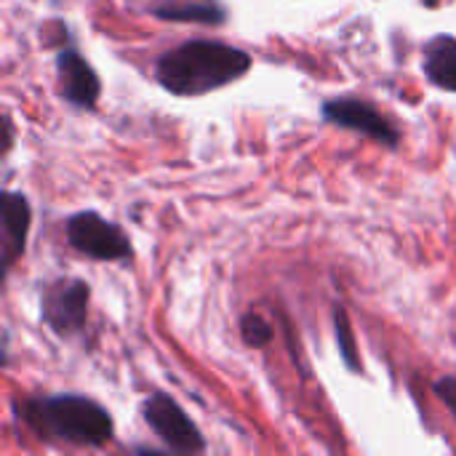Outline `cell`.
Returning <instances> with one entry per match:
<instances>
[{
    "instance_id": "cell-9",
    "label": "cell",
    "mask_w": 456,
    "mask_h": 456,
    "mask_svg": "<svg viewBox=\"0 0 456 456\" xmlns=\"http://www.w3.org/2000/svg\"><path fill=\"white\" fill-rule=\"evenodd\" d=\"M425 75L433 86L456 94V37L438 35L425 45Z\"/></svg>"
},
{
    "instance_id": "cell-6",
    "label": "cell",
    "mask_w": 456,
    "mask_h": 456,
    "mask_svg": "<svg viewBox=\"0 0 456 456\" xmlns=\"http://www.w3.org/2000/svg\"><path fill=\"white\" fill-rule=\"evenodd\" d=\"M323 120L331 126L371 136L390 150H395L401 144V128L395 123H390L379 110H374L371 104H366L361 99H329L323 104Z\"/></svg>"
},
{
    "instance_id": "cell-4",
    "label": "cell",
    "mask_w": 456,
    "mask_h": 456,
    "mask_svg": "<svg viewBox=\"0 0 456 456\" xmlns=\"http://www.w3.org/2000/svg\"><path fill=\"white\" fill-rule=\"evenodd\" d=\"M67 240L75 251L96 262H120L131 256V240L126 238V232L96 211H80L69 216Z\"/></svg>"
},
{
    "instance_id": "cell-3",
    "label": "cell",
    "mask_w": 456,
    "mask_h": 456,
    "mask_svg": "<svg viewBox=\"0 0 456 456\" xmlns=\"http://www.w3.org/2000/svg\"><path fill=\"white\" fill-rule=\"evenodd\" d=\"M91 286L80 278L53 281L40 299V315L56 337H77L88 323Z\"/></svg>"
},
{
    "instance_id": "cell-7",
    "label": "cell",
    "mask_w": 456,
    "mask_h": 456,
    "mask_svg": "<svg viewBox=\"0 0 456 456\" xmlns=\"http://www.w3.org/2000/svg\"><path fill=\"white\" fill-rule=\"evenodd\" d=\"M56 72H59V88L61 96L75 104V107H86L91 110L99 102L102 94V80L94 72V67L72 48L59 51L56 56Z\"/></svg>"
},
{
    "instance_id": "cell-5",
    "label": "cell",
    "mask_w": 456,
    "mask_h": 456,
    "mask_svg": "<svg viewBox=\"0 0 456 456\" xmlns=\"http://www.w3.org/2000/svg\"><path fill=\"white\" fill-rule=\"evenodd\" d=\"M144 422L155 430V436L179 454H200L206 452V441L195 422L184 414V409L168 398L166 393H155L144 401Z\"/></svg>"
},
{
    "instance_id": "cell-2",
    "label": "cell",
    "mask_w": 456,
    "mask_h": 456,
    "mask_svg": "<svg viewBox=\"0 0 456 456\" xmlns=\"http://www.w3.org/2000/svg\"><path fill=\"white\" fill-rule=\"evenodd\" d=\"M19 419L43 441L99 449L112 441L115 425L104 406L83 395H43L16 403Z\"/></svg>"
},
{
    "instance_id": "cell-10",
    "label": "cell",
    "mask_w": 456,
    "mask_h": 456,
    "mask_svg": "<svg viewBox=\"0 0 456 456\" xmlns=\"http://www.w3.org/2000/svg\"><path fill=\"white\" fill-rule=\"evenodd\" d=\"M152 13L166 21H198V24H222L227 19L224 8L216 3H166L155 5Z\"/></svg>"
},
{
    "instance_id": "cell-11",
    "label": "cell",
    "mask_w": 456,
    "mask_h": 456,
    "mask_svg": "<svg viewBox=\"0 0 456 456\" xmlns=\"http://www.w3.org/2000/svg\"><path fill=\"white\" fill-rule=\"evenodd\" d=\"M334 326H337V342L342 347V358L345 363L350 366V371H361V361H358V353H355V339H353V329H350V321H347V313L342 307L334 310Z\"/></svg>"
},
{
    "instance_id": "cell-8",
    "label": "cell",
    "mask_w": 456,
    "mask_h": 456,
    "mask_svg": "<svg viewBox=\"0 0 456 456\" xmlns=\"http://www.w3.org/2000/svg\"><path fill=\"white\" fill-rule=\"evenodd\" d=\"M0 216H3V246H0V265L3 273L13 267V262L24 254L27 232L32 224V208L21 192H3L0 198Z\"/></svg>"
},
{
    "instance_id": "cell-1",
    "label": "cell",
    "mask_w": 456,
    "mask_h": 456,
    "mask_svg": "<svg viewBox=\"0 0 456 456\" xmlns=\"http://www.w3.org/2000/svg\"><path fill=\"white\" fill-rule=\"evenodd\" d=\"M251 56L219 40H187L158 59V83L176 96H203L243 77Z\"/></svg>"
},
{
    "instance_id": "cell-12",
    "label": "cell",
    "mask_w": 456,
    "mask_h": 456,
    "mask_svg": "<svg viewBox=\"0 0 456 456\" xmlns=\"http://www.w3.org/2000/svg\"><path fill=\"white\" fill-rule=\"evenodd\" d=\"M240 334H243V342H246L248 347H265V345L273 342V329H270V323H267L262 315H256V313L243 315V321H240Z\"/></svg>"
},
{
    "instance_id": "cell-14",
    "label": "cell",
    "mask_w": 456,
    "mask_h": 456,
    "mask_svg": "<svg viewBox=\"0 0 456 456\" xmlns=\"http://www.w3.org/2000/svg\"><path fill=\"white\" fill-rule=\"evenodd\" d=\"M13 144V123H11V115H3V155L11 150Z\"/></svg>"
},
{
    "instance_id": "cell-13",
    "label": "cell",
    "mask_w": 456,
    "mask_h": 456,
    "mask_svg": "<svg viewBox=\"0 0 456 456\" xmlns=\"http://www.w3.org/2000/svg\"><path fill=\"white\" fill-rule=\"evenodd\" d=\"M433 390H436V395H438V398H441V401L449 406V411H452V414L456 417V379L454 377H444V379H438Z\"/></svg>"
}]
</instances>
